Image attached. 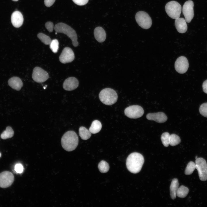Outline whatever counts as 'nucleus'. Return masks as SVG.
<instances>
[{"mask_svg":"<svg viewBox=\"0 0 207 207\" xmlns=\"http://www.w3.org/2000/svg\"><path fill=\"white\" fill-rule=\"evenodd\" d=\"M165 10L168 15L171 18L176 19L179 18L181 12V7L178 2L171 1L166 5Z\"/></svg>","mask_w":207,"mask_h":207,"instance_id":"39448f33","label":"nucleus"},{"mask_svg":"<svg viewBox=\"0 0 207 207\" xmlns=\"http://www.w3.org/2000/svg\"><path fill=\"white\" fill-rule=\"evenodd\" d=\"M59 42L56 39L52 40L49 44L50 48L52 51L55 53L57 52L59 49Z\"/></svg>","mask_w":207,"mask_h":207,"instance_id":"c756f323","label":"nucleus"},{"mask_svg":"<svg viewBox=\"0 0 207 207\" xmlns=\"http://www.w3.org/2000/svg\"><path fill=\"white\" fill-rule=\"evenodd\" d=\"M196 169L195 163L192 161L189 162L188 164L185 168V173L186 175L191 174Z\"/></svg>","mask_w":207,"mask_h":207,"instance_id":"cd10ccee","label":"nucleus"},{"mask_svg":"<svg viewBox=\"0 0 207 207\" xmlns=\"http://www.w3.org/2000/svg\"><path fill=\"white\" fill-rule=\"evenodd\" d=\"M1 153H0V158L1 157Z\"/></svg>","mask_w":207,"mask_h":207,"instance_id":"58836bf2","label":"nucleus"},{"mask_svg":"<svg viewBox=\"0 0 207 207\" xmlns=\"http://www.w3.org/2000/svg\"><path fill=\"white\" fill-rule=\"evenodd\" d=\"M202 88L204 92L207 94V80L203 82L202 84Z\"/></svg>","mask_w":207,"mask_h":207,"instance_id":"c9c22d12","label":"nucleus"},{"mask_svg":"<svg viewBox=\"0 0 207 207\" xmlns=\"http://www.w3.org/2000/svg\"><path fill=\"white\" fill-rule=\"evenodd\" d=\"M179 185L177 179L174 178L172 180L170 189V197L172 200H174L176 198L177 192Z\"/></svg>","mask_w":207,"mask_h":207,"instance_id":"aec40b11","label":"nucleus"},{"mask_svg":"<svg viewBox=\"0 0 207 207\" xmlns=\"http://www.w3.org/2000/svg\"><path fill=\"white\" fill-rule=\"evenodd\" d=\"M55 0H44V4L47 7H50L52 5Z\"/></svg>","mask_w":207,"mask_h":207,"instance_id":"f704fd0d","label":"nucleus"},{"mask_svg":"<svg viewBox=\"0 0 207 207\" xmlns=\"http://www.w3.org/2000/svg\"><path fill=\"white\" fill-rule=\"evenodd\" d=\"M198 158V156H196L195 157V159H197Z\"/></svg>","mask_w":207,"mask_h":207,"instance_id":"e433bc0d","label":"nucleus"},{"mask_svg":"<svg viewBox=\"0 0 207 207\" xmlns=\"http://www.w3.org/2000/svg\"><path fill=\"white\" fill-rule=\"evenodd\" d=\"M124 114L127 117L133 119L139 118L144 114V110L140 106L137 105L130 106L124 111Z\"/></svg>","mask_w":207,"mask_h":207,"instance_id":"6e6552de","label":"nucleus"},{"mask_svg":"<svg viewBox=\"0 0 207 207\" xmlns=\"http://www.w3.org/2000/svg\"><path fill=\"white\" fill-rule=\"evenodd\" d=\"M78 142V135L73 131H69L66 132L62 136L61 139V143L62 147L68 152L74 150L77 147Z\"/></svg>","mask_w":207,"mask_h":207,"instance_id":"f03ea898","label":"nucleus"},{"mask_svg":"<svg viewBox=\"0 0 207 207\" xmlns=\"http://www.w3.org/2000/svg\"><path fill=\"white\" fill-rule=\"evenodd\" d=\"M57 33L56 32H55V34H57Z\"/></svg>","mask_w":207,"mask_h":207,"instance_id":"ea45409f","label":"nucleus"},{"mask_svg":"<svg viewBox=\"0 0 207 207\" xmlns=\"http://www.w3.org/2000/svg\"><path fill=\"white\" fill-rule=\"evenodd\" d=\"M54 29L57 33H61L66 35L72 41L73 45L76 47L78 45L77 36L75 31L67 24L62 22L56 24Z\"/></svg>","mask_w":207,"mask_h":207,"instance_id":"7ed1b4c3","label":"nucleus"},{"mask_svg":"<svg viewBox=\"0 0 207 207\" xmlns=\"http://www.w3.org/2000/svg\"><path fill=\"white\" fill-rule=\"evenodd\" d=\"M14 131L10 126L6 127V130L1 134V138L3 139H5L12 137L14 135Z\"/></svg>","mask_w":207,"mask_h":207,"instance_id":"b1692460","label":"nucleus"},{"mask_svg":"<svg viewBox=\"0 0 207 207\" xmlns=\"http://www.w3.org/2000/svg\"><path fill=\"white\" fill-rule=\"evenodd\" d=\"M8 84L12 89L18 91L20 90L23 85L21 79L17 77H13L9 79Z\"/></svg>","mask_w":207,"mask_h":207,"instance_id":"a211bd4d","label":"nucleus"},{"mask_svg":"<svg viewBox=\"0 0 207 207\" xmlns=\"http://www.w3.org/2000/svg\"><path fill=\"white\" fill-rule=\"evenodd\" d=\"M73 2L78 5H83L86 4L88 2L89 0H72Z\"/></svg>","mask_w":207,"mask_h":207,"instance_id":"72a5a7b5","label":"nucleus"},{"mask_svg":"<svg viewBox=\"0 0 207 207\" xmlns=\"http://www.w3.org/2000/svg\"><path fill=\"white\" fill-rule=\"evenodd\" d=\"M14 180V176L11 172L5 171L0 173V187H8L12 185Z\"/></svg>","mask_w":207,"mask_h":207,"instance_id":"9b49d317","label":"nucleus"},{"mask_svg":"<svg viewBox=\"0 0 207 207\" xmlns=\"http://www.w3.org/2000/svg\"><path fill=\"white\" fill-rule=\"evenodd\" d=\"M45 27L48 31L49 32H52L53 29V24L51 22H47L45 24Z\"/></svg>","mask_w":207,"mask_h":207,"instance_id":"2f4dec72","label":"nucleus"},{"mask_svg":"<svg viewBox=\"0 0 207 207\" xmlns=\"http://www.w3.org/2000/svg\"><path fill=\"white\" fill-rule=\"evenodd\" d=\"M79 82L76 78L71 77L66 79L64 81L63 85L64 89L67 91L74 90L78 87Z\"/></svg>","mask_w":207,"mask_h":207,"instance_id":"4468645a","label":"nucleus"},{"mask_svg":"<svg viewBox=\"0 0 207 207\" xmlns=\"http://www.w3.org/2000/svg\"><path fill=\"white\" fill-rule=\"evenodd\" d=\"M23 167L20 164H17L15 166L14 169L18 173H22L23 171Z\"/></svg>","mask_w":207,"mask_h":207,"instance_id":"473e14b6","label":"nucleus"},{"mask_svg":"<svg viewBox=\"0 0 207 207\" xmlns=\"http://www.w3.org/2000/svg\"><path fill=\"white\" fill-rule=\"evenodd\" d=\"M49 77L48 73L40 67H35L33 70L32 78L35 82L38 83L44 82Z\"/></svg>","mask_w":207,"mask_h":207,"instance_id":"1a4fd4ad","label":"nucleus"},{"mask_svg":"<svg viewBox=\"0 0 207 207\" xmlns=\"http://www.w3.org/2000/svg\"><path fill=\"white\" fill-rule=\"evenodd\" d=\"M24 18L22 13L19 11L14 12L11 17V21L13 25L16 28H19L23 24Z\"/></svg>","mask_w":207,"mask_h":207,"instance_id":"dca6fc26","label":"nucleus"},{"mask_svg":"<svg viewBox=\"0 0 207 207\" xmlns=\"http://www.w3.org/2000/svg\"><path fill=\"white\" fill-rule=\"evenodd\" d=\"M194 4L191 0L186 1L184 3L182 9V11L186 22L189 23L194 16Z\"/></svg>","mask_w":207,"mask_h":207,"instance_id":"9d476101","label":"nucleus"},{"mask_svg":"<svg viewBox=\"0 0 207 207\" xmlns=\"http://www.w3.org/2000/svg\"><path fill=\"white\" fill-rule=\"evenodd\" d=\"M199 112L202 116L207 118V102L201 105L199 108Z\"/></svg>","mask_w":207,"mask_h":207,"instance_id":"7c9ffc66","label":"nucleus"},{"mask_svg":"<svg viewBox=\"0 0 207 207\" xmlns=\"http://www.w3.org/2000/svg\"><path fill=\"white\" fill-rule=\"evenodd\" d=\"M13 0V1H18V0Z\"/></svg>","mask_w":207,"mask_h":207,"instance_id":"4c0bfd02","label":"nucleus"},{"mask_svg":"<svg viewBox=\"0 0 207 207\" xmlns=\"http://www.w3.org/2000/svg\"><path fill=\"white\" fill-rule=\"evenodd\" d=\"M79 134L82 139L86 140L90 137L91 133L86 128L81 126L79 129Z\"/></svg>","mask_w":207,"mask_h":207,"instance_id":"4be33fe9","label":"nucleus"},{"mask_svg":"<svg viewBox=\"0 0 207 207\" xmlns=\"http://www.w3.org/2000/svg\"><path fill=\"white\" fill-rule=\"evenodd\" d=\"M98 168L101 172L105 173L109 170V166L107 162L104 160H102L99 163Z\"/></svg>","mask_w":207,"mask_h":207,"instance_id":"a878e982","label":"nucleus"},{"mask_svg":"<svg viewBox=\"0 0 207 207\" xmlns=\"http://www.w3.org/2000/svg\"><path fill=\"white\" fill-rule=\"evenodd\" d=\"M170 135L168 132H164L162 134L161 139L163 145L167 147L169 145Z\"/></svg>","mask_w":207,"mask_h":207,"instance_id":"c85d7f7f","label":"nucleus"},{"mask_svg":"<svg viewBox=\"0 0 207 207\" xmlns=\"http://www.w3.org/2000/svg\"><path fill=\"white\" fill-rule=\"evenodd\" d=\"M102 128L101 122L98 120L93 121L89 129V131L92 134H96L99 132Z\"/></svg>","mask_w":207,"mask_h":207,"instance_id":"412c9836","label":"nucleus"},{"mask_svg":"<svg viewBox=\"0 0 207 207\" xmlns=\"http://www.w3.org/2000/svg\"><path fill=\"white\" fill-rule=\"evenodd\" d=\"M175 66L176 70L179 73H185L189 68V63L187 58L183 56L179 57L175 61Z\"/></svg>","mask_w":207,"mask_h":207,"instance_id":"f8f14e48","label":"nucleus"},{"mask_svg":"<svg viewBox=\"0 0 207 207\" xmlns=\"http://www.w3.org/2000/svg\"><path fill=\"white\" fill-rule=\"evenodd\" d=\"M181 141L180 137L177 135L172 134L170 135L169 145L175 146L179 144Z\"/></svg>","mask_w":207,"mask_h":207,"instance_id":"393cba45","label":"nucleus"},{"mask_svg":"<svg viewBox=\"0 0 207 207\" xmlns=\"http://www.w3.org/2000/svg\"><path fill=\"white\" fill-rule=\"evenodd\" d=\"M189 192V189L183 185L179 187L177 192V196L181 198L185 197Z\"/></svg>","mask_w":207,"mask_h":207,"instance_id":"5701e85b","label":"nucleus"},{"mask_svg":"<svg viewBox=\"0 0 207 207\" xmlns=\"http://www.w3.org/2000/svg\"><path fill=\"white\" fill-rule=\"evenodd\" d=\"M144 161V158L142 154L137 152H133L127 157L126 161V166L130 172L137 173L140 171Z\"/></svg>","mask_w":207,"mask_h":207,"instance_id":"f257e3e1","label":"nucleus"},{"mask_svg":"<svg viewBox=\"0 0 207 207\" xmlns=\"http://www.w3.org/2000/svg\"><path fill=\"white\" fill-rule=\"evenodd\" d=\"M146 117L148 120H154L159 123L164 122L167 120L166 116L162 112L148 113L146 115Z\"/></svg>","mask_w":207,"mask_h":207,"instance_id":"2eb2a0df","label":"nucleus"},{"mask_svg":"<svg viewBox=\"0 0 207 207\" xmlns=\"http://www.w3.org/2000/svg\"><path fill=\"white\" fill-rule=\"evenodd\" d=\"M38 38L44 44L46 45H49L51 42L50 37L42 33H39L37 35Z\"/></svg>","mask_w":207,"mask_h":207,"instance_id":"bb28decb","label":"nucleus"},{"mask_svg":"<svg viewBox=\"0 0 207 207\" xmlns=\"http://www.w3.org/2000/svg\"><path fill=\"white\" fill-rule=\"evenodd\" d=\"M74 55L72 49L66 47L63 50L59 56V60L62 63L66 64L72 62L74 59Z\"/></svg>","mask_w":207,"mask_h":207,"instance_id":"ddd939ff","label":"nucleus"},{"mask_svg":"<svg viewBox=\"0 0 207 207\" xmlns=\"http://www.w3.org/2000/svg\"><path fill=\"white\" fill-rule=\"evenodd\" d=\"M135 18L138 24L142 28L148 29L151 27L152 24L151 18L146 12H138L135 15Z\"/></svg>","mask_w":207,"mask_h":207,"instance_id":"423d86ee","label":"nucleus"},{"mask_svg":"<svg viewBox=\"0 0 207 207\" xmlns=\"http://www.w3.org/2000/svg\"><path fill=\"white\" fill-rule=\"evenodd\" d=\"M196 169L198 172L200 180H207V164L205 160L202 158H198L195 159Z\"/></svg>","mask_w":207,"mask_h":207,"instance_id":"0eeeda50","label":"nucleus"},{"mask_svg":"<svg viewBox=\"0 0 207 207\" xmlns=\"http://www.w3.org/2000/svg\"><path fill=\"white\" fill-rule=\"evenodd\" d=\"M175 25L177 31L179 33H185L187 30V27L185 19L179 18L175 19Z\"/></svg>","mask_w":207,"mask_h":207,"instance_id":"f3484780","label":"nucleus"},{"mask_svg":"<svg viewBox=\"0 0 207 207\" xmlns=\"http://www.w3.org/2000/svg\"><path fill=\"white\" fill-rule=\"evenodd\" d=\"M94 34L96 40L99 43H102L104 42L106 39V32L101 27H96L94 29Z\"/></svg>","mask_w":207,"mask_h":207,"instance_id":"6ab92c4d","label":"nucleus"},{"mask_svg":"<svg viewBox=\"0 0 207 207\" xmlns=\"http://www.w3.org/2000/svg\"><path fill=\"white\" fill-rule=\"evenodd\" d=\"M100 101L107 105H111L115 103L118 99V95L113 89L106 88L101 90L99 94Z\"/></svg>","mask_w":207,"mask_h":207,"instance_id":"20e7f679","label":"nucleus"}]
</instances>
